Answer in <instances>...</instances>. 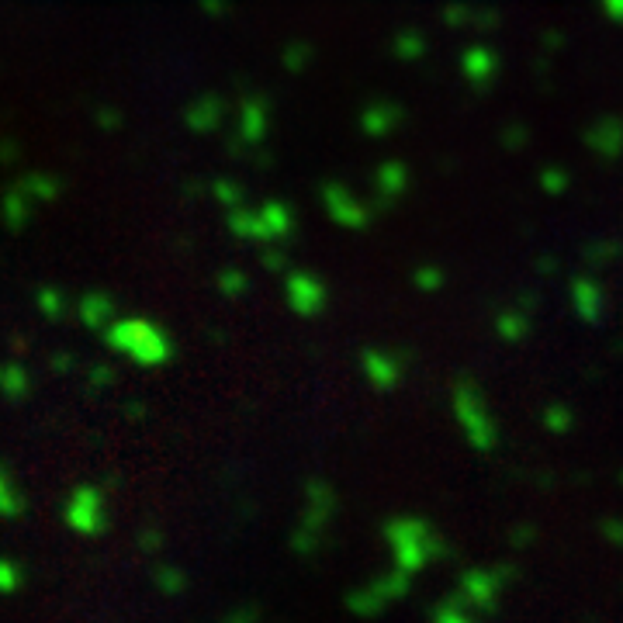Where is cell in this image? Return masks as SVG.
Instances as JSON below:
<instances>
[{
  "label": "cell",
  "instance_id": "obj_1",
  "mask_svg": "<svg viewBox=\"0 0 623 623\" xmlns=\"http://www.w3.org/2000/svg\"><path fill=\"white\" fill-rule=\"evenodd\" d=\"M385 537H388V544H392V551H395L399 572H405V575L426 568L433 558H440V551H444L440 537L433 534L426 523H419V520H395V523H388Z\"/></svg>",
  "mask_w": 623,
  "mask_h": 623
},
{
  "label": "cell",
  "instance_id": "obj_2",
  "mask_svg": "<svg viewBox=\"0 0 623 623\" xmlns=\"http://www.w3.org/2000/svg\"><path fill=\"white\" fill-rule=\"evenodd\" d=\"M108 343L118 354L135 360V364L156 367L170 360V340L163 336L160 326H153V322H142V319L118 322V326L108 329Z\"/></svg>",
  "mask_w": 623,
  "mask_h": 623
},
{
  "label": "cell",
  "instance_id": "obj_3",
  "mask_svg": "<svg viewBox=\"0 0 623 623\" xmlns=\"http://www.w3.org/2000/svg\"><path fill=\"white\" fill-rule=\"evenodd\" d=\"M454 412H457V423H461L464 437L475 450H492L495 444V423L489 416V405H485L482 392L478 385H468L461 381L454 392Z\"/></svg>",
  "mask_w": 623,
  "mask_h": 623
},
{
  "label": "cell",
  "instance_id": "obj_4",
  "mask_svg": "<svg viewBox=\"0 0 623 623\" xmlns=\"http://www.w3.org/2000/svg\"><path fill=\"white\" fill-rule=\"evenodd\" d=\"M66 523L84 537L104 534L108 530V499H104V492L94 489V485L73 492L70 502H66Z\"/></svg>",
  "mask_w": 623,
  "mask_h": 623
},
{
  "label": "cell",
  "instance_id": "obj_5",
  "mask_svg": "<svg viewBox=\"0 0 623 623\" xmlns=\"http://www.w3.org/2000/svg\"><path fill=\"white\" fill-rule=\"evenodd\" d=\"M499 572H468L461 579V599L468 610H485L489 613L499 603Z\"/></svg>",
  "mask_w": 623,
  "mask_h": 623
},
{
  "label": "cell",
  "instance_id": "obj_6",
  "mask_svg": "<svg viewBox=\"0 0 623 623\" xmlns=\"http://www.w3.org/2000/svg\"><path fill=\"white\" fill-rule=\"evenodd\" d=\"M288 298H291V305H295V312L315 315L326 305V284L312 274H295L288 281Z\"/></svg>",
  "mask_w": 623,
  "mask_h": 623
},
{
  "label": "cell",
  "instance_id": "obj_7",
  "mask_svg": "<svg viewBox=\"0 0 623 623\" xmlns=\"http://www.w3.org/2000/svg\"><path fill=\"white\" fill-rule=\"evenodd\" d=\"M364 374L371 378V385L374 388H395L399 385V378H402V360H395V357H388V354H364Z\"/></svg>",
  "mask_w": 623,
  "mask_h": 623
},
{
  "label": "cell",
  "instance_id": "obj_8",
  "mask_svg": "<svg viewBox=\"0 0 623 623\" xmlns=\"http://www.w3.org/2000/svg\"><path fill=\"white\" fill-rule=\"evenodd\" d=\"M28 385H32V378H28V371L21 364L0 367V392H4L7 399H25Z\"/></svg>",
  "mask_w": 623,
  "mask_h": 623
},
{
  "label": "cell",
  "instance_id": "obj_9",
  "mask_svg": "<svg viewBox=\"0 0 623 623\" xmlns=\"http://www.w3.org/2000/svg\"><path fill=\"white\" fill-rule=\"evenodd\" d=\"M111 312H115V302H111L108 295H90V298H84V305H80V315H84V322H87V326H94V329L108 326Z\"/></svg>",
  "mask_w": 623,
  "mask_h": 623
},
{
  "label": "cell",
  "instance_id": "obj_10",
  "mask_svg": "<svg viewBox=\"0 0 623 623\" xmlns=\"http://www.w3.org/2000/svg\"><path fill=\"white\" fill-rule=\"evenodd\" d=\"M25 495L14 485V478L7 471H0V516H21L25 513Z\"/></svg>",
  "mask_w": 623,
  "mask_h": 623
},
{
  "label": "cell",
  "instance_id": "obj_11",
  "mask_svg": "<svg viewBox=\"0 0 623 623\" xmlns=\"http://www.w3.org/2000/svg\"><path fill=\"white\" fill-rule=\"evenodd\" d=\"M572 295H575V305H579V312H585V319H596L599 305H603V295H599L596 284H592V281H575Z\"/></svg>",
  "mask_w": 623,
  "mask_h": 623
},
{
  "label": "cell",
  "instance_id": "obj_12",
  "mask_svg": "<svg viewBox=\"0 0 623 623\" xmlns=\"http://www.w3.org/2000/svg\"><path fill=\"white\" fill-rule=\"evenodd\" d=\"M21 582H25V572H21L18 561L0 558V592H18Z\"/></svg>",
  "mask_w": 623,
  "mask_h": 623
},
{
  "label": "cell",
  "instance_id": "obj_13",
  "mask_svg": "<svg viewBox=\"0 0 623 623\" xmlns=\"http://www.w3.org/2000/svg\"><path fill=\"white\" fill-rule=\"evenodd\" d=\"M433 623H475V617L464 603H444L433 613Z\"/></svg>",
  "mask_w": 623,
  "mask_h": 623
},
{
  "label": "cell",
  "instance_id": "obj_14",
  "mask_svg": "<svg viewBox=\"0 0 623 623\" xmlns=\"http://www.w3.org/2000/svg\"><path fill=\"white\" fill-rule=\"evenodd\" d=\"M184 572H177V568H160L156 572V585H160L163 592H170V596H177L180 589H184Z\"/></svg>",
  "mask_w": 623,
  "mask_h": 623
},
{
  "label": "cell",
  "instance_id": "obj_15",
  "mask_svg": "<svg viewBox=\"0 0 623 623\" xmlns=\"http://www.w3.org/2000/svg\"><path fill=\"white\" fill-rule=\"evenodd\" d=\"M42 312L52 315V319H56V315H63V298L52 295V291H42Z\"/></svg>",
  "mask_w": 623,
  "mask_h": 623
},
{
  "label": "cell",
  "instance_id": "obj_16",
  "mask_svg": "<svg viewBox=\"0 0 623 623\" xmlns=\"http://www.w3.org/2000/svg\"><path fill=\"white\" fill-rule=\"evenodd\" d=\"M444 281V277H440V270H423V274H419V288H437V284Z\"/></svg>",
  "mask_w": 623,
  "mask_h": 623
},
{
  "label": "cell",
  "instance_id": "obj_17",
  "mask_svg": "<svg viewBox=\"0 0 623 623\" xmlns=\"http://www.w3.org/2000/svg\"><path fill=\"white\" fill-rule=\"evenodd\" d=\"M603 4H606V14H610V18L623 21V0H603Z\"/></svg>",
  "mask_w": 623,
  "mask_h": 623
},
{
  "label": "cell",
  "instance_id": "obj_18",
  "mask_svg": "<svg viewBox=\"0 0 623 623\" xmlns=\"http://www.w3.org/2000/svg\"><path fill=\"white\" fill-rule=\"evenodd\" d=\"M156 544H160V537H156V534H146V537H142V547H156Z\"/></svg>",
  "mask_w": 623,
  "mask_h": 623
}]
</instances>
